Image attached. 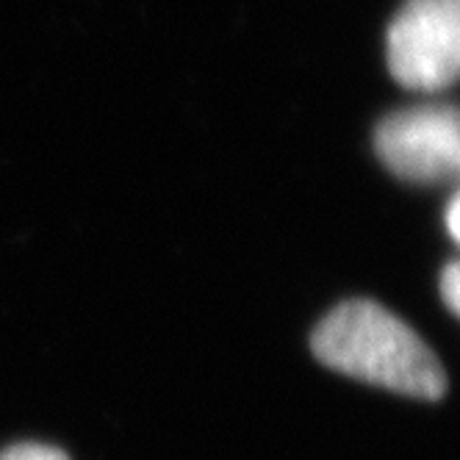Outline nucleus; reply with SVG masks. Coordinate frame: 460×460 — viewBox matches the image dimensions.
<instances>
[{"mask_svg": "<svg viewBox=\"0 0 460 460\" xmlns=\"http://www.w3.org/2000/svg\"><path fill=\"white\" fill-rule=\"evenodd\" d=\"M322 367L416 400H441L447 372L411 327L372 300H347L311 336Z\"/></svg>", "mask_w": 460, "mask_h": 460, "instance_id": "obj_1", "label": "nucleus"}, {"mask_svg": "<svg viewBox=\"0 0 460 460\" xmlns=\"http://www.w3.org/2000/svg\"><path fill=\"white\" fill-rule=\"evenodd\" d=\"M385 58L405 89H449L460 67V0H408L388 25Z\"/></svg>", "mask_w": 460, "mask_h": 460, "instance_id": "obj_2", "label": "nucleus"}, {"mask_svg": "<svg viewBox=\"0 0 460 460\" xmlns=\"http://www.w3.org/2000/svg\"><path fill=\"white\" fill-rule=\"evenodd\" d=\"M375 150L400 181L452 183L460 170L457 111L452 106H416L388 114L375 130Z\"/></svg>", "mask_w": 460, "mask_h": 460, "instance_id": "obj_3", "label": "nucleus"}, {"mask_svg": "<svg viewBox=\"0 0 460 460\" xmlns=\"http://www.w3.org/2000/svg\"><path fill=\"white\" fill-rule=\"evenodd\" d=\"M0 460H70L67 452L48 444H17L0 452Z\"/></svg>", "mask_w": 460, "mask_h": 460, "instance_id": "obj_4", "label": "nucleus"}, {"mask_svg": "<svg viewBox=\"0 0 460 460\" xmlns=\"http://www.w3.org/2000/svg\"><path fill=\"white\" fill-rule=\"evenodd\" d=\"M438 288H441V297H444L447 308L452 314H457L460 311V267H457V261H449V264L444 267Z\"/></svg>", "mask_w": 460, "mask_h": 460, "instance_id": "obj_5", "label": "nucleus"}, {"mask_svg": "<svg viewBox=\"0 0 460 460\" xmlns=\"http://www.w3.org/2000/svg\"><path fill=\"white\" fill-rule=\"evenodd\" d=\"M447 234L457 242L460 239V200H457V194L449 200L447 206Z\"/></svg>", "mask_w": 460, "mask_h": 460, "instance_id": "obj_6", "label": "nucleus"}]
</instances>
